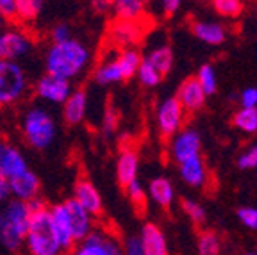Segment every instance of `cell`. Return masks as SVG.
I'll list each match as a JSON object with an SVG mask.
<instances>
[{"label":"cell","instance_id":"obj_1","mask_svg":"<svg viewBox=\"0 0 257 255\" xmlns=\"http://www.w3.org/2000/svg\"><path fill=\"white\" fill-rule=\"evenodd\" d=\"M91 63V50L82 41L68 38L64 41H52L45 54L47 73L73 80L86 72Z\"/></svg>","mask_w":257,"mask_h":255},{"label":"cell","instance_id":"obj_2","mask_svg":"<svg viewBox=\"0 0 257 255\" xmlns=\"http://www.w3.org/2000/svg\"><path fill=\"white\" fill-rule=\"evenodd\" d=\"M29 216L31 209L27 202L16 198L6 200L4 207L0 209V246L6 251L16 253L24 248Z\"/></svg>","mask_w":257,"mask_h":255},{"label":"cell","instance_id":"obj_3","mask_svg":"<svg viewBox=\"0 0 257 255\" xmlns=\"http://www.w3.org/2000/svg\"><path fill=\"white\" fill-rule=\"evenodd\" d=\"M24 246L32 255H57L63 253L57 241L56 228H54L50 209L41 207L32 211L29 216L27 232H25Z\"/></svg>","mask_w":257,"mask_h":255},{"label":"cell","instance_id":"obj_4","mask_svg":"<svg viewBox=\"0 0 257 255\" xmlns=\"http://www.w3.org/2000/svg\"><path fill=\"white\" fill-rule=\"evenodd\" d=\"M141 56L136 48L125 47L120 52H114L111 57L100 61L93 70V80L98 86L120 84L136 77Z\"/></svg>","mask_w":257,"mask_h":255},{"label":"cell","instance_id":"obj_5","mask_svg":"<svg viewBox=\"0 0 257 255\" xmlns=\"http://www.w3.org/2000/svg\"><path fill=\"white\" fill-rule=\"evenodd\" d=\"M22 134L25 143L34 150H47L57 136L54 116L43 107H31L22 120Z\"/></svg>","mask_w":257,"mask_h":255},{"label":"cell","instance_id":"obj_6","mask_svg":"<svg viewBox=\"0 0 257 255\" xmlns=\"http://www.w3.org/2000/svg\"><path fill=\"white\" fill-rule=\"evenodd\" d=\"M29 89V77L16 61H0V107L24 98Z\"/></svg>","mask_w":257,"mask_h":255},{"label":"cell","instance_id":"obj_7","mask_svg":"<svg viewBox=\"0 0 257 255\" xmlns=\"http://www.w3.org/2000/svg\"><path fill=\"white\" fill-rule=\"evenodd\" d=\"M73 253L77 255H118L121 253V244L111 234L102 230H89L84 237L75 243Z\"/></svg>","mask_w":257,"mask_h":255},{"label":"cell","instance_id":"obj_8","mask_svg":"<svg viewBox=\"0 0 257 255\" xmlns=\"http://www.w3.org/2000/svg\"><path fill=\"white\" fill-rule=\"evenodd\" d=\"M72 89V80L52 75V73H45L43 77L38 79L36 86H34V93L38 98L54 105L63 104Z\"/></svg>","mask_w":257,"mask_h":255},{"label":"cell","instance_id":"obj_9","mask_svg":"<svg viewBox=\"0 0 257 255\" xmlns=\"http://www.w3.org/2000/svg\"><path fill=\"white\" fill-rule=\"evenodd\" d=\"M184 109H182L181 102L177 100V96H170V98L163 100L157 107V127L163 138H172L175 132L181 131L182 121H184Z\"/></svg>","mask_w":257,"mask_h":255},{"label":"cell","instance_id":"obj_10","mask_svg":"<svg viewBox=\"0 0 257 255\" xmlns=\"http://www.w3.org/2000/svg\"><path fill=\"white\" fill-rule=\"evenodd\" d=\"M32 48L31 38L18 29L0 32V61H18Z\"/></svg>","mask_w":257,"mask_h":255},{"label":"cell","instance_id":"obj_11","mask_svg":"<svg viewBox=\"0 0 257 255\" xmlns=\"http://www.w3.org/2000/svg\"><path fill=\"white\" fill-rule=\"evenodd\" d=\"M172 157L177 163H182V161L189 159V157L200 156V148L202 141L200 136L197 131L193 129H184V131H179L172 136Z\"/></svg>","mask_w":257,"mask_h":255},{"label":"cell","instance_id":"obj_12","mask_svg":"<svg viewBox=\"0 0 257 255\" xmlns=\"http://www.w3.org/2000/svg\"><path fill=\"white\" fill-rule=\"evenodd\" d=\"M41 191V182L38 179V175L31 170L18 173V175L9 179V193L13 198L22 200V202H29V200L40 196Z\"/></svg>","mask_w":257,"mask_h":255},{"label":"cell","instance_id":"obj_13","mask_svg":"<svg viewBox=\"0 0 257 255\" xmlns=\"http://www.w3.org/2000/svg\"><path fill=\"white\" fill-rule=\"evenodd\" d=\"M50 209V218H52L54 228H56V235L57 241H59L61 251H73L75 248V237H73V230H72V223H70L68 212L64 203H56Z\"/></svg>","mask_w":257,"mask_h":255},{"label":"cell","instance_id":"obj_14","mask_svg":"<svg viewBox=\"0 0 257 255\" xmlns=\"http://www.w3.org/2000/svg\"><path fill=\"white\" fill-rule=\"evenodd\" d=\"M63 120L70 127L82 123L88 112V93L82 88L72 89L63 104Z\"/></svg>","mask_w":257,"mask_h":255},{"label":"cell","instance_id":"obj_15","mask_svg":"<svg viewBox=\"0 0 257 255\" xmlns=\"http://www.w3.org/2000/svg\"><path fill=\"white\" fill-rule=\"evenodd\" d=\"M141 31L140 24L138 22H133V20H118L114 24H111L109 27V41H111L114 47H134V45L140 41Z\"/></svg>","mask_w":257,"mask_h":255},{"label":"cell","instance_id":"obj_16","mask_svg":"<svg viewBox=\"0 0 257 255\" xmlns=\"http://www.w3.org/2000/svg\"><path fill=\"white\" fill-rule=\"evenodd\" d=\"M205 91L202 89V86L198 84L197 77H189L184 82L179 86V91H177V100L181 102L182 109L188 112H197L204 107L205 104Z\"/></svg>","mask_w":257,"mask_h":255},{"label":"cell","instance_id":"obj_17","mask_svg":"<svg viewBox=\"0 0 257 255\" xmlns=\"http://www.w3.org/2000/svg\"><path fill=\"white\" fill-rule=\"evenodd\" d=\"M73 198L86 209L89 211L93 216H98L102 212V207H104V203H102V196L98 193V189L95 188V184L88 179H79L73 186Z\"/></svg>","mask_w":257,"mask_h":255},{"label":"cell","instance_id":"obj_18","mask_svg":"<svg viewBox=\"0 0 257 255\" xmlns=\"http://www.w3.org/2000/svg\"><path fill=\"white\" fill-rule=\"evenodd\" d=\"M63 203L64 207H66V212H68L70 223H72L73 237H75V241H79L80 237H84L93 228V214L89 211H86L73 196L64 200Z\"/></svg>","mask_w":257,"mask_h":255},{"label":"cell","instance_id":"obj_19","mask_svg":"<svg viewBox=\"0 0 257 255\" xmlns=\"http://www.w3.org/2000/svg\"><path fill=\"white\" fill-rule=\"evenodd\" d=\"M27 168V159H25L24 152L13 145H4L2 154H0V173L11 179V177L25 172Z\"/></svg>","mask_w":257,"mask_h":255},{"label":"cell","instance_id":"obj_20","mask_svg":"<svg viewBox=\"0 0 257 255\" xmlns=\"http://www.w3.org/2000/svg\"><path fill=\"white\" fill-rule=\"evenodd\" d=\"M181 179L191 188H202L207 182V168L200 156L189 157V159L179 163Z\"/></svg>","mask_w":257,"mask_h":255},{"label":"cell","instance_id":"obj_21","mask_svg":"<svg viewBox=\"0 0 257 255\" xmlns=\"http://www.w3.org/2000/svg\"><path fill=\"white\" fill-rule=\"evenodd\" d=\"M140 237H141V243H143L145 255H166L168 253L166 237L157 225H154V223L143 225Z\"/></svg>","mask_w":257,"mask_h":255},{"label":"cell","instance_id":"obj_22","mask_svg":"<svg viewBox=\"0 0 257 255\" xmlns=\"http://www.w3.org/2000/svg\"><path fill=\"white\" fill-rule=\"evenodd\" d=\"M138 170H140V159H138L136 152L131 148L121 150L116 161V179L121 188H125L134 179H138Z\"/></svg>","mask_w":257,"mask_h":255},{"label":"cell","instance_id":"obj_23","mask_svg":"<svg viewBox=\"0 0 257 255\" xmlns=\"http://www.w3.org/2000/svg\"><path fill=\"white\" fill-rule=\"evenodd\" d=\"M145 2L143 0H112L111 11L114 13L118 20H133L140 22L145 15Z\"/></svg>","mask_w":257,"mask_h":255},{"label":"cell","instance_id":"obj_24","mask_svg":"<svg viewBox=\"0 0 257 255\" xmlns=\"http://www.w3.org/2000/svg\"><path fill=\"white\" fill-rule=\"evenodd\" d=\"M193 34L207 45H221L225 41L223 25L214 24V22H195Z\"/></svg>","mask_w":257,"mask_h":255},{"label":"cell","instance_id":"obj_25","mask_svg":"<svg viewBox=\"0 0 257 255\" xmlns=\"http://www.w3.org/2000/svg\"><path fill=\"white\" fill-rule=\"evenodd\" d=\"M149 195L157 205L161 207H170V203L173 202V186L168 179L159 177L154 179L149 186Z\"/></svg>","mask_w":257,"mask_h":255},{"label":"cell","instance_id":"obj_26","mask_svg":"<svg viewBox=\"0 0 257 255\" xmlns=\"http://www.w3.org/2000/svg\"><path fill=\"white\" fill-rule=\"evenodd\" d=\"M145 59L149 61V63L152 64V66L156 68L157 72H159L163 77L168 75V73L172 72L173 52H172V48H170V47H157V48H154L152 52L145 57Z\"/></svg>","mask_w":257,"mask_h":255},{"label":"cell","instance_id":"obj_27","mask_svg":"<svg viewBox=\"0 0 257 255\" xmlns=\"http://www.w3.org/2000/svg\"><path fill=\"white\" fill-rule=\"evenodd\" d=\"M15 18L22 22H34L43 9L45 0H13Z\"/></svg>","mask_w":257,"mask_h":255},{"label":"cell","instance_id":"obj_28","mask_svg":"<svg viewBox=\"0 0 257 255\" xmlns=\"http://www.w3.org/2000/svg\"><path fill=\"white\" fill-rule=\"evenodd\" d=\"M234 125L246 134L257 132V107H241L234 116Z\"/></svg>","mask_w":257,"mask_h":255},{"label":"cell","instance_id":"obj_29","mask_svg":"<svg viewBox=\"0 0 257 255\" xmlns=\"http://www.w3.org/2000/svg\"><path fill=\"white\" fill-rule=\"evenodd\" d=\"M136 77L140 79L141 86H145V88H156L157 84L163 80V75H161V73L157 72L156 68H154L149 61L145 59V57H141Z\"/></svg>","mask_w":257,"mask_h":255},{"label":"cell","instance_id":"obj_30","mask_svg":"<svg viewBox=\"0 0 257 255\" xmlns=\"http://www.w3.org/2000/svg\"><path fill=\"white\" fill-rule=\"evenodd\" d=\"M221 251V243L214 232L207 230L198 235V253L202 255H216Z\"/></svg>","mask_w":257,"mask_h":255},{"label":"cell","instance_id":"obj_31","mask_svg":"<svg viewBox=\"0 0 257 255\" xmlns=\"http://www.w3.org/2000/svg\"><path fill=\"white\" fill-rule=\"evenodd\" d=\"M197 80L202 86V89L205 91V95H213L218 88V79H216V72L211 64H204V66L198 70L197 73Z\"/></svg>","mask_w":257,"mask_h":255},{"label":"cell","instance_id":"obj_32","mask_svg":"<svg viewBox=\"0 0 257 255\" xmlns=\"http://www.w3.org/2000/svg\"><path fill=\"white\" fill-rule=\"evenodd\" d=\"M213 6L218 15L225 16V18H236L243 11L241 0H213Z\"/></svg>","mask_w":257,"mask_h":255},{"label":"cell","instance_id":"obj_33","mask_svg":"<svg viewBox=\"0 0 257 255\" xmlns=\"http://www.w3.org/2000/svg\"><path fill=\"white\" fill-rule=\"evenodd\" d=\"M125 193H127L128 200L136 205V207H143L145 202H147V193H145L143 186L138 179H134L133 182H128L125 186Z\"/></svg>","mask_w":257,"mask_h":255},{"label":"cell","instance_id":"obj_34","mask_svg":"<svg viewBox=\"0 0 257 255\" xmlns=\"http://www.w3.org/2000/svg\"><path fill=\"white\" fill-rule=\"evenodd\" d=\"M182 211L191 218L193 223L197 225H202L205 221V209L202 205H198L197 202H193V200H182Z\"/></svg>","mask_w":257,"mask_h":255},{"label":"cell","instance_id":"obj_35","mask_svg":"<svg viewBox=\"0 0 257 255\" xmlns=\"http://www.w3.org/2000/svg\"><path fill=\"white\" fill-rule=\"evenodd\" d=\"M237 218L246 228H252L255 230L257 228V209L255 207H241L237 211Z\"/></svg>","mask_w":257,"mask_h":255},{"label":"cell","instance_id":"obj_36","mask_svg":"<svg viewBox=\"0 0 257 255\" xmlns=\"http://www.w3.org/2000/svg\"><path fill=\"white\" fill-rule=\"evenodd\" d=\"M118 121H120L118 120V111L112 107V105H109L104 112V132H105V136H111L112 132L116 131Z\"/></svg>","mask_w":257,"mask_h":255},{"label":"cell","instance_id":"obj_37","mask_svg":"<svg viewBox=\"0 0 257 255\" xmlns=\"http://www.w3.org/2000/svg\"><path fill=\"white\" fill-rule=\"evenodd\" d=\"M237 166L241 170H252V168H257V147H252L241 154L239 159H237Z\"/></svg>","mask_w":257,"mask_h":255},{"label":"cell","instance_id":"obj_38","mask_svg":"<svg viewBox=\"0 0 257 255\" xmlns=\"http://www.w3.org/2000/svg\"><path fill=\"white\" fill-rule=\"evenodd\" d=\"M121 251L128 255H145L143 251V243H141V237L140 235H133V237H127L123 243V248Z\"/></svg>","mask_w":257,"mask_h":255},{"label":"cell","instance_id":"obj_39","mask_svg":"<svg viewBox=\"0 0 257 255\" xmlns=\"http://www.w3.org/2000/svg\"><path fill=\"white\" fill-rule=\"evenodd\" d=\"M50 38H52V41L68 40V38H72V27H70L68 24L61 22V24H57L52 27V31H50Z\"/></svg>","mask_w":257,"mask_h":255},{"label":"cell","instance_id":"obj_40","mask_svg":"<svg viewBox=\"0 0 257 255\" xmlns=\"http://www.w3.org/2000/svg\"><path fill=\"white\" fill-rule=\"evenodd\" d=\"M243 107H257V88H246L243 89L239 96Z\"/></svg>","mask_w":257,"mask_h":255},{"label":"cell","instance_id":"obj_41","mask_svg":"<svg viewBox=\"0 0 257 255\" xmlns=\"http://www.w3.org/2000/svg\"><path fill=\"white\" fill-rule=\"evenodd\" d=\"M181 4H182V0H161L163 13H165L166 16L175 15V13L179 11V8H181Z\"/></svg>","mask_w":257,"mask_h":255},{"label":"cell","instance_id":"obj_42","mask_svg":"<svg viewBox=\"0 0 257 255\" xmlns=\"http://www.w3.org/2000/svg\"><path fill=\"white\" fill-rule=\"evenodd\" d=\"M0 13L4 15L6 20H13L15 18V4H13V0H0Z\"/></svg>","mask_w":257,"mask_h":255},{"label":"cell","instance_id":"obj_43","mask_svg":"<svg viewBox=\"0 0 257 255\" xmlns=\"http://www.w3.org/2000/svg\"><path fill=\"white\" fill-rule=\"evenodd\" d=\"M111 6H112V0H91V8L96 13H100V15L111 11Z\"/></svg>","mask_w":257,"mask_h":255},{"label":"cell","instance_id":"obj_44","mask_svg":"<svg viewBox=\"0 0 257 255\" xmlns=\"http://www.w3.org/2000/svg\"><path fill=\"white\" fill-rule=\"evenodd\" d=\"M9 196H11V193H9V179L0 173V203H4Z\"/></svg>","mask_w":257,"mask_h":255},{"label":"cell","instance_id":"obj_45","mask_svg":"<svg viewBox=\"0 0 257 255\" xmlns=\"http://www.w3.org/2000/svg\"><path fill=\"white\" fill-rule=\"evenodd\" d=\"M4 24H6V18H4V15H2V13H0V29L4 27Z\"/></svg>","mask_w":257,"mask_h":255},{"label":"cell","instance_id":"obj_46","mask_svg":"<svg viewBox=\"0 0 257 255\" xmlns=\"http://www.w3.org/2000/svg\"><path fill=\"white\" fill-rule=\"evenodd\" d=\"M2 148H4V141H2V138H0V154H2Z\"/></svg>","mask_w":257,"mask_h":255},{"label":"cell","instance_id":"obj_47","mask_svg":"<svg viewBox=\"0 0 257 255\" xmlns=\"http://www.w3.org/2000/svg\"><path fill=\"white\" fill-rule=\"evenodd\" d=\"M143 2H145V4H150V2H152V0H143Z\"/></svg>","mask_w":257,"mask_h":255}]
</instances>
